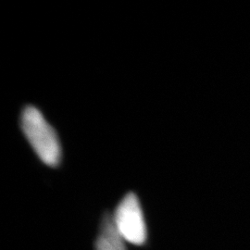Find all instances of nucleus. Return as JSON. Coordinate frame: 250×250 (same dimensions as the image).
Segmentation results:
<instances>
[{
  "label": "nucleus",
  "mask_w": 250,
  "mask_h": 250,
  "mask_svg": "<svg viewBox=\"0 0 250 250\" xmlns=\"http://www.w3.org/2000/svg\"><path fill=\"white\" fill-rule=\"evenodd\" d=\"M125 242L114 224L113 216H105L96 242V250H127Z\"/></svg>",
  "instance_id": "7ed1b4c3"
},
{
  "label": "nucleus",
  "mask_w": 250,
  "mask_h": 250,
  "mask_svg": "<svg viewBox=\"0 0 250 250\" xmlns=\"http://www.w3.org/2000/svg\"><path fill=\"white\" fill-rule=\"evenodd\" d=\"M21 127L27 141L41 161L49 167L59 166L62 158L60 138L37 107L27 106L23 108Z\"/></svg>",
  "instance_id": "f257e3e1"
},
{
  "label": "nucleus",
  "mask_w": 250,
  "mask_h": 250,
  "mask_svg": "<svg viewBox=\"0 0 250 250\" xmlns=\"http://www.w3.org/2000/svg\"><path fill=\"white\" fill-rule=\"evenodd\" d=\"M113 221L128 243L141 246L146 239V226L139 199L134 193L125 196L117 207Z\"/></svg>",
  "instance_id": "f03ea898"
}]
</instances>
